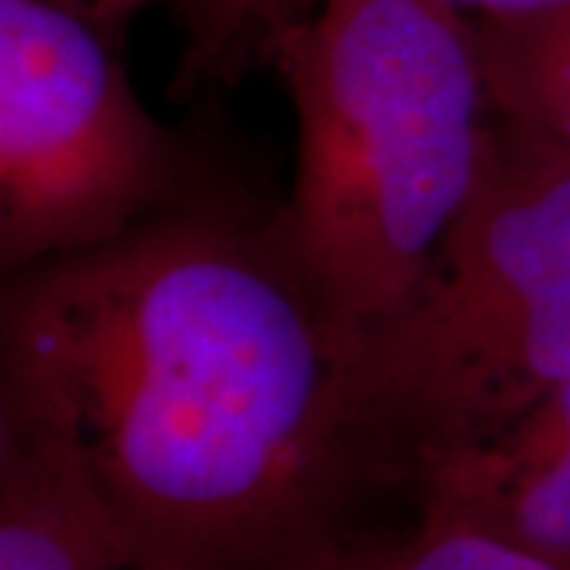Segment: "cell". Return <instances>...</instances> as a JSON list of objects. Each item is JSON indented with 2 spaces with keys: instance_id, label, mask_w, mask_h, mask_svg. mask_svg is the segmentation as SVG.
Instances as JSON below:
<instances>
[{
  "instance_id": "obj_11",
  "label": "cell",
  "mask_w": 570,
  "mask_h": 570,
  "mask_svg": "<svg viewBox=\"0 0 570 570\" xmlns=\"http://www.w3.org/2000/svg\"><path fill=\"white\" fill-rule=\"evenodd\" d=\"M63 7H73V10H80L86 17H92V20H102L108 26H118L124 29L127 20H134L137 13L142 10H153V7H165V3H178V7H187L190 10V17L194 22L206 20L223 0H58Z\"/></svg>"
},
{
  "instance_id": "obj_2",
  "label": "cell",
  "mask_w": 570,
  "mask_h": 570,
  "mask_svg": "<svg viewBox=\"0 0 570 570\" xmlns=\"http://www.w3.org/2000/svg\"><path fill=\"white\" fill-rule=\"evenodd\" d=\"M264 58L298 149L273 232L362 336L425 279L489 165L498 111L479 26L441 0H311Z\"/></svg>"
},
{
  "instance_id": "obj_5",
  "label": "cell",
  "mask_w": 570,
  "mask_h": 570,
  "mask_svg": "<svg viewBox=\"0 0 570 570\" xmlns=\"http://www.w3.org/2000/svg\"><path fill=\"white\" fill-rule=\"evenodd\" d=\"M415 491L428 513L475 523L570 570V381Z\"/></svg>"
},
{
  "instance_id": "obj_8",
  "label": "cell",
  "mask_w": 570,
  "mask_h": 570,
  "mask_svg": "<svg viewBox=\"0 0 570 570\" xmlns=\"http://www.w3.org/2000/svg\"><path fill=\"white\" fill-rule=\"evenodd\" d=\"M305 570H561L475 523L422 510L419 527L390 542L343 546L317 554Z\"/></svg>"
},
{
  "instance_id": "obj_12",
  "label": "cell",
  "mask_w": 570,
  "mask_h": 570,
  "mask_svg": "<svg viewBox=\"0 0 570 570\" xmlns=\"http://www.w3.org/2000/svg\"><path fill=\"white\" fill-rule=\"evenodd\" d=\"M137 570H146V568H137Z\"/></svg>"
},
{
  "instance_id": "obj_3",
  "label": "cell",
  "mask_w": 570,
  "mask_h": 570,
  "mask_svg": "<svg viewBox=\"0 0 570 570\" xmlns=\"http://www.w3.org/2000/svg\"><path fill=\"white\" fill-rule=\"evenodd\" d=\"M570 381V163L498 118L482 181L425 279L355 336L374 485H422Z\"/></svg>"
},
{
  "instance_id": "obj_10",
  "label": "cell",
  "mask_w": 570,
  "mask_h": 570,
  "mask_svg": "<svg viewBox=\"0 0 570 570\" xmlns=\"http://www.w3.org/2000/svg\"><path fill=\"white\" fill-rule=\"evenodd\" d=\"M441 3H448L479 26L535 20V17L570 10V0H441Z\"/></svg>"
},
{
  "instance_id": "obj_7",
  "label": "cell",
  "mask_w": 570,
  "mask_h": 570,
  "mask_svg": "<svg viewBox=\"0 0 570 570\" xmlns=\"http://www.w3.org/2000/svg\"><path fill=\"white\" fill-rule=\"evenodd\" d=\"M479 36L498 118L570 163V10L479 26Z\"/></svg>"
},
{
  "instance_id": "obj_4",
  "label": "cell",
  "mask_w": 570,
  "mask_h": 570,
  "mask_svg": "<svg viewBox=\"0 0 570 570\" xmlns=\"http://www.w3.org/2000/svg\"><path fill=\"white\" fill-rule=\"evenodd\" d=\"M118 26L0 0V273L187 204L178 140L140 102Z\"/></svg>"
},
{
  "instance_id": "obj_1",
  "label": "cell",
  "mask_w": 570,
  "mask_h": 570,
  "mask_svg": "<svg viewBox=\"0 0 570 570\" xmlns=\"http://www.w3.org/2000/svg\"><path fill=\"white\" fill-rule=\"evenodd\" d=\"M355 336L273 223L181 204L0 273V438L73 469L130 570H305L374 485Z\"/></svg>"
},
{
  "instance_id": "obj_6",
  "label": "cell",
  "mask_w": 570,
  "mask_h": 570,
  "mask_svg": "<svg viewBox=\"0 0 570 570\" xmlns=\"http://www.w3.org/2000/svg\"><path fill=\"white\" fill-rule=\"evenodd\" d=\"M0 444V570H130L77 472L45 450Z\"/></svg>"
},
{
  "instance_id": "obj_9",
  "label": "cell",
  "mask_w": 570,
  "mask_h": 570,
  "mask_svg": "<svg viewBox=\"0 0 570 570\" xmlns=\"http://www.w3.org/2000/svg\"><path fill=\"white\" fill-rule=\"evenodd\" d=\"M311 0H223L206 20L194 22V63H232L266 45L285 22L305 13Z\"/></svg>"
}]
</instances>
